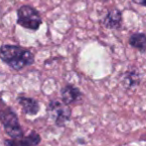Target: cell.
<instances>
[{
    "mask_svg": "<svg viewBox=\"0 0 146 146\" xmlns=\"http://www.w3.org/2000/svg\"><path fill=\"white\" fill-rule=\"evenodd\" d=\"M0 59L11 69L20 71L35 62V55L30 49L20 45L3 44L0 47Z\"/></svg>",
    "mask_w": 146,
    "mask_h": 146,
    "instance_id": "obj_1",
    "label": "cell"
},
{
    "mask_svg": "<svg viewBox=\"0 0 146 146\" xmlns=\"http://www.w3.org/2000/svg\"><path fill=\"white\" fill-rule=\"evenodd\" d=\"M0 122L10 138H17L24 135V129L20 124L17 114L3 100L2 93H0Z\"/></svg>",
    "mask_w": 146,
    "mask_h": 146,
    "instance_id": "obj_2",
    "label": "cell"
},
{
    "mask_svg": "<svg viewBox=\"0 0 146 146\" xmlns=\"http://www.w3.org/2000/svg\"><path fill=\"white\" fill-rule=\"evenodd\" d=\"M42 17L36 8L31 5H22L17 10V24L25 29L37 31L42 25Z\"/></svg>",
    "mask_w": 146,
    "mask_h": 146,
    "instance_id": "obj_3",
    "label": "cell"
},
{
    "mask_svg": "<svg viewBox=\"0 0 146 146\" xmlns=\"http://www.w3.org/2000/svg\"><path fill=\"white\" fill-rule=\"evenodd\" d=\"M47 113L54 120L55 125L58 127L66 126L72 117V109L69 105L58 99H52L49 102Z\"/></svg>",
    "mask_w": 146,
    "mask_h": 146,
    "instance_id": "obj_4",
    "label": "cell"
},
{
    "mask_svg": "<svg viewBox=\"0 0 146 146\" xmlns=\"http://www.w3.org/2000/svg\"><path fill=\"white\" fill-rule=\"evenodd\" d=\"M41 135L33 130L30 134L23 135L17 138H10L4 140L5 146H38L41 143Z\"/></svg>",
    "mask_w": 146,
    "mask_h": 146,
    "instance_id": "obj_5",
    "label": "cell"
},
{
    "mask_svg": "<svg viewBox=\"0 0 146 146\" xmlns=\"http://www.w3.org/2000/svg\"><path fill=\"white\" fill-rule=\"evenodd\" d=\"M100 22L106 29H120L122 26V12L118 8H112L108 10Z\"/></svg>",
    "mask_w": 146,
    "mask_h": 146,
    "instance_id": "obj_6",
    "label": "cell"
},
{
    "mask_svg": "<svg viewBox=\"0 0 146 146\" xmlns=\"http://www.w3.org/2000/svg\"><path fill=\"white\" fill-rule=\"evenodd\" d=\"M82 91L73 84H67L61 89V98L62 101L67 105L77 102L82 97Z\"/></svg>",
    "mask_w": 146,
    "mask_h": 146,
    "instance_id": "obj_7",
    "label": "cell"
},
{
    "mask_svg": "<svg viewBox=\"0 0 146 146\" xmlns=\"http://www.w3.org/2000/svg\"><path fill=\"white\" fill-rule=\"evenodd\" d=\"M17 102L22 108L23 113L30 116L37 115L40 111V103L32 97H27L24 95H19L17 97Z\"/></svg>",
    "mask_w": 146,
    "mask_h": 146,
    "instance_id": "obj_8",
    "label": "cell"
},
{
    "mask_svg": "<svg viewBox=\"0 0 146 146\" xmlns=\"http://www.w3.org/2000/svg\"><path fill=\"white\" fill-rule=\"evenodd\" d=\"M141 76L136 70H130L127 71L123 74L121 84L125 89H132L135 86H138L140 83Z\"/></svg>",
    "mask_w": 146,
    "mask_h": 146,
    "instance_id": "obj_9",
    "label": "cell"
},
{
    "mask_svg": "<svg viewBox=\"0 0 146 146\" xmlns=\"http://www.w3.org/2000/svg\"><path fill=\"white\" fill-rule=\"evenodd\" d=\"M128 43L132 48L137 49L140 52L146 51V34L142 32H136L131 34L128 39Z\"/></svg>",
    "mask_w": 146,
    "mask_h": 146,
    "instance_id": "obj_10",
    "label": "cell"
},
{
    "mask_svg": "<svg viewBox=\"0 0 146 146\" xmlns=\"http://www.w3.org/2000/svg\"><path fill=\"white\" fill-rule=\"evenodd\" d=\"M132 2L135 4H137V5L146 7V0H132Z\"/></svg>",
    "mask_w": 146,
    "mask_h": 146,
    "instance_id": "obj_11",
    "label": "cell"
}]
</instances>
